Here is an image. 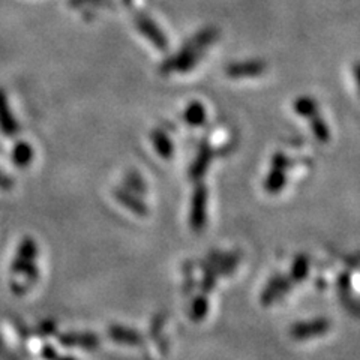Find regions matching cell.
<instances>
[{
	"instance_id": "cell-1",
	"label": "cell",
	"mask_w": 360,
	"mask_h": 360,
	"mask_svg": "<svg viewBox=\"0 0 360 360\" xmlns=\"http://www.w3.org/2000/svg\"><path fill=\"white\" fill-rule=\"evenodd\" d=\"M218 38L219 32L215 27H206L200 30L184 44L182 49L161 65V72L165 75L185 74L191 68H195L209 47H212L218 41Z\"/></svg>"
},
{
	"instance_id": "cell-2",
	"label": "cell",
	"mask_w": 360,
	"mask_h": 360,
	"mask_svg": "<svg viewBox=\"0 0 360 360\" xmlns=\"http://www.w3.org/2000/svg\"><path fill=\"white\" fill-rule=\"evenodd\" d=\"M38 255H39V248L38 243L32 238H25L21 240L17 255L11 266V272L15 276L25 275V278L29 281L30 284L37 283L39 278V269H38Z\"/></svg>"
},
{
	"instance_id": "cell-3",
	"label": "cell",
	"mask_w": 360,
	"mask_h": 360,
	"mask_svg": "<svg viewBox=\"0 0 360 360\" xmlns=\"http://www.w3.org/2000/svg\"><path fill=\"white\" fill-rule=\"evenodd\" d=\"M135 27H137L141 35L149 42H152L155 47L160 50H164L167 47V38L164 35V32L156 26V22L149 15H135Z\"/></svg>"
},
{
	"instance_id": "cell-4",
	"label": "cell",
	"mask_w": 360,
	"mask_h": 360,
	"mask_svg": "<svg viewBox=\"0 0 360 360\" xmlns=\"http://www.w3.org/2000/svg\"><path fill=\"white\" fill-rule=\"evenodd\" d=\"M20 125L14 116V112L11 111L8 96L4 89H0V132H2L5 137L13 139L18 134Z\"/></svg>"
},
{
	"instance_id": "cell-5",
	"label": "cell",
	"mask_w": 360,
	"mask_h": 360,
	"mask_svg": "<svg viewBox=\"0 0 360 360\" xmlns=\"http://www.w3.org/2000/svg\"><path fill=\"white\" fill-rule=\"evenodd\" d=\"M227 75L231 78H251L258 77L266 71V63L260 60L252 62H238L227 66Z\"/></svg>"
},
{
	"instance_id": "cell-6",
	"label": "cell",
	"mask_w": 360,
	"mask_h": 360,
	"mask_svg": "<svg viewBox=\"0 0 360 360\" xmlns=\"http://www.w3.org/2000/svg\"><path fill=\"white\" fill-rule=\"evenodd\" d=\"M206 188L198 186L193 200V210H191V224L194 225L195 230H200L206 222Z\"/></svg>"
},
{
	"instance_id": "cell-7",
	"label": "cell",
	"mask_w": 360,
	"mask_h": 360,
	"mask_svg": "<svg viewBox=\"0 0 360 360\" xmlns=\"http://www.w3.org/2000/svg\"><path fill=\"white\" fill-rule=\"evenodd\" d=\"M59 341L65 347H82L86 350H94L99 345V340L94 333H63L59 336Z\"/></svg>"
},
{
	"instance_id": "cell-8",
	"label": "cell",
	"mask_w": 360,
	"mask_h": 360,
	"mask_svg": "<svg viewBox=\"0 0 360 360\" xmlns=\"http://www.w3.org/2000/svg\"><path fill=\"white\" fill-rule=\"evenodd\" d=\"M33 155H35V152H33V148L27 141H18L14 146L13 153H11V160H13V162L17 167L26 168L27 165L32 164L33 158H35Z\"/></svg>"
},
{
	"instance_id": "cell-9",
	"label": "cell",
	"mask_w": 360,
	"mask_h": 360,
	"mask_svg": "<svg viewBox=\"0 0 360 360\" xmlns=\"http://www.w3.org/2000/svg\"><path fill=\"white\" fill-rule=\"evenodd\" d=\"M329 329V323L326 320H319L308 324H300L292 329V336L297 340H305V338H311V335H320Z\"/></svg>"
},
{
	"instance_id": "cell-10",
	"label": "cell",
	"mask_w": 360,
	"mask_h": 360,
	"mask_svg": "<svg viewBox=\"0 0 360 360\" xmlns=\"http://www.w3.org/2000/svg\"><path fill=\"white\" fill-rule=\"evenodd\" d=\"M108 333L112 341L122 344H139L141 341V338L137 332L122 328V326H111L108 329Z\"/></svg>"
},
{
	"instance_id": "cell-11",
	"label": "cell",
	"mask_w": 360,
	"mask_h": 360,
	"mask_svg": "<svg viewBox=\"0 0 360 360\" xmlns=\"http://www.w3.org/2000/svg\"><path fill=\"white\" fill-rule=\"evenodd\" d=\"M152 141H153L155 149L158 150V153H160L162 158H170L172 156L173 146H172L170 139H168L164 132L155 131L152 134Z\"/></svg>"
},
{
	"instance_id": "cell-12",
	"label": "cell",
	"mask_w": 360,
	"mask_h": 360,
	"mask_svg": "<svg viewBox=\"0 0 360 360\" xmlns=\"http://www.w3.org/2000/svg\"><path fill=\"white\" fill-rule=\"evenodd\" d=\"M295 110L303 117H314V116H317L319 105L312 98L303 96V98H299L295 103Z\"/></svg>"
},
{
	"instance_id": "cell-13",
	"label": "cell",
	"mask_w": 360,
	"mask_h": 360,
	"mask_svg": "<svg viewBox=\"0 0 360 360\" xmlns=\"http://www.w3.org/2000/svg\"><path fill=\"white\" fill-rule=\"evenodd\" d=\"M185 119L189 123V125H201L206 119V110L200 103H193L189 104V107L185 111Z\"/></svg>"
},
{
	"instance_id": "cell-14",
	"label": "cell",
	"mask_w": 360,
	"mask_h": 360,
	"mask_svg": "<svg viewBox=\"0 0 360 360\" xmlns=\"http://www.w3.org/2000/svg\"><path fill=\"white\" fill-rule=\"evenodd\" d=\"M115 197L120 202H123V206H127L132 212L139 213V215H143V213H146V207L141 205V202L137 198H134L129 193H127V191H116Z\"/></svg>"
},
{
	"instance_id": "cell-15",
	"label": "cell",
	"mask_w": 360,
	"mask_h": 360,
	"mask_svg": "<svg viewBox=\"0 0 360 360\" xmlns=\"http://www.w3.org/2000/svg\"><path fill=\"white\" fill-rule=\"evenodd\" d=\"M209 161H210V152H209V149L207 148H205V149H201V152H200V155H198V158H197V161H195V164H194V167H193V176L194 177H200L202 173L206 172V167L209 165Z\"/></svg>"
},
{
	"instance_id": "cell-16",
	"label": "cell",
	"mask_w": 360,
	"mask_h": 360,
	"mask_svg": "<svg viewBox=\"0 0 360 360\" xmlns=\"http://www.w3.org/2000/svg\"><path fill=\"white\" fill-rule=\"evenodd\" d=\"M284 184H285V176L275 168L272 174L267 177L266 188L270 191V193H275V191H279L281 188H283Z\"/></svg>"
},
{
	"instance_id": "cell-17",
	"label": "cell",
	"mask_w": 360,
	"mask_h": 360,
	"mask_svg": "<svg viewBox=\"0 0 360 360\" xmlns=\"http://www.w3.org/2000/svg\"><path fill=\"white\" fill-rule=\"evenodd\" d=\"M312 128L315 131V135H317V139L321 140V141H326L329 140V128L328 125H326V122L319 119L317 116L312 117Z\"/></svg>"
},
{
	"instance_id": "cell-18",
	"label": "cell",
	"mask_w": 360,
	"mask_h": 360,
	"mask_svg": "<svg viewBox=\"0 0 360 360\" xmlns=\"http://www.w3.org/2000/svg\"><path fill=\"white\" fill-rule=\"evenodd\" d=\"M308 272V262L305 257H300L297 258V262L295 263V267H292V276H295L296 279H303L305 278Z\"/></svg>"
},
{
	"instance_id": "cell-19",
	"label": "cell",
	"mask_w": 360,
	"mask_h": 360,
	"mask_svg": "<svg viewBox=\"0 0 360 360\" xmlns=\"http://www.w3.org/2000/svg\"><path fill=\"white\" fill-rule=\"evenodd\" d=\"M70 5L74 8H86V6H105V0H70Z\"/></svg>"
},
{
	"instance_id": "cell-20",
	"label": "cell",
	"mask_w": 360,
	"mask_h": 360,
	"mask_svg": "<svg viewBox=\"0 0 360 360\" xmlns=\"http://www.w3.org/2000/svg\"><path fill=\"white\" fill-rule=\"evenodd\" d=\"M14 188V179H11L5 172L0 170V189L9 191Z\"/></svg>"
},
{
	"instance_id": "cell-21",
	"label": "cell",
	"mask_w": 360,
	"mask_h": 360,
	"mask_svg": "<svg viewBox=\"0 0 360 360\" xmlns=\"http://www.w3.org/2000/svg\"><path fill=\"white\" fill-rule=\"evenodd\" d=\"M56 330V324L53 321H44L39 328H38V333L42 335V336H47L50 333H53Z\"/></svg>"
},
{
	"instance_id": "cell-22",
	"label": "cell",
	"mask_w": 360,
	"mask_h": 360,
	"mask_svg": "<svg viewBox=\"0 0 360 360\" xmlns=\"http://www.w3.org/2000/svg\"><path fill=\"white\" fill-rule=\"evenodd\" d=\"M206 299L202 300V299H198V300H195V303H194V307H193V311L194 312H197L198 315H197V319H200V317H202V315L206 314Z\"/></svg>"
},
{
	"instance_id": "cell-23",
	"label": "cell",
	"mask_w": 360,
	"mask_h": 360,
	"mask_svg": "<svg viewBox=\"0 0 360 360\" xmlns=\"http://www.w3.org/2000/svg\"><path fill=\"white\" fill-rule=\"evenodd\" d=\"M42 357H44L45 360H56L59 356H58V353H56V350H54L53 347H44Z\"/></svg>"
},
{
	"instance_id": "cell-24",
	"label": "cell",
	"mask_w": 360,
	"mask_h": 360,
	"mask_svg": "<svg viewBox=\"0 0 360 360\" xmlns=\"http://www.w3.org/2000/svg\"><path fill=\"white\" fill-rule=\"evenodd\" d=\"M354 78H356V83H357V86L360 89V63H357L354 66Z\"/></svg>"
},
{
	"instance_id": "cell-25",
	"label": "cell",
	"mask_w": 360,
	"mask_h": 360,
	"mask_svg": "<svg viewBox=\"0 0 360 360\" xmlns=\"http://www.w3.org/2000/svg\"><path fill=\"white\" fill-rule=\"evenodd\" d=\"M56 360H75L74 357H58Z\"/></svg>"
},
{
	"instance_id": "cell-26",
	"label": "cell",
	"mask_w": 360,
	"mask_h": 360,
	"mask_svg": "<svg viewBox=\"0 0 360 360\" xmlns=\"http://www.w3.org/2000/svg\"><path fill=\"white\" fill-rule=\"evenodd\" d=\"M123 2H125L127 5H129V4H131V0H123Z\"/></svg>"
}]
</instances>
